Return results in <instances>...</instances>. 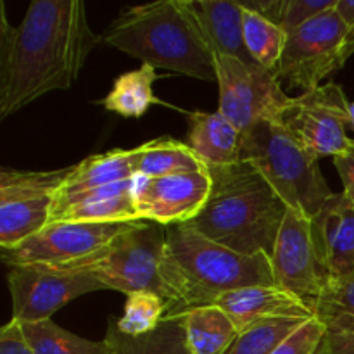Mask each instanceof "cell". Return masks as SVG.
I'll return each instance as SVG.
<instances>
[{"instance_id":"obj_27","label":"cell","mask_w":354,"mask_h":354,"mask_svg":"<svg viewBox=\"0 0 354 354\" xmlns=\"http://www.w3.org/2000/svg\"><path fill=\"white\" fill-rule=\"evenodd\" d=\"M289 33L261 14L244 7V44L256 64L277 73Z\"/></svg>"},{"instance_id":"obj_2","label":"cell","mask_w":354,"mask_h":354,"mask_svg":"<svg viewBox=\"0 0 354 354\" xmlns=\"http://www.w3.org/2000/svg\"><path fill=\"white\" fill-rule=\"evenodd\" d=\"M161 282L168 304L166 317L209 306L230 290L251 286H277L266 254H241L190 228H166Z\"/></svg>"},{"instance_id":"obj_11","label":"cell","mask_w":354,"mask_h":354,"mask_svg":"<svg viewBox=\"0 0 354 354\" xmlns=\"http://www.w3.org/2000/svg\"><path fill=\"white\" fill-rule=\"evenodd\" d=\"M7 283L12 301L10 320L17 324L50 320L55 311L80 296L106 290L92 277L52 266H10Z\"/></svg>"},{"instance_id":"obj_13","label":"cell","mask_w":354,"mask_h":354,"mask_svg":"<svg viewBox=\"0 0 354 354\" xmlns=\"http://www.w3.org/2000/svg\"><path fill=\"white\" fill-rule=\"evenodd\" d=\"M213 180L207 169L168 176L133 178V203L138 218L161 227L190 223L203 211Z\"/></svg>"},{"instance_id":"obj_17","label":"cell","mask_w":354,"mask_h":354,"mask_svg":"<svg viewBox=\"0 0 354 354\" xmlns=\"http://www.w3.org/2000/svg\"><path fill=\"white\" fill-rule=\"evenodd\" d=\"M133 178L55 201L48 225L142 221L133 203Z\"/></svg>"},{"instance_id":"obj_7","label":"cell","mask_w":354,"mask_h":354,"mask_svg":"<svg viewBox=\"0 0 354 354\" xmlns=\"http://www.w3.org/2000/svg\"><path fill=\"white\" fill-rule=\"evenodd\" d=\"M214 69L220 92L218 113L242 133L263 120H280L290 102L275 73L256 62L218 55Z\"/></svg>"},{"instance_id":"obj_22","label":"cell","mask_w":354,"mask_h":354,"mask_svg":"<svg viewBox=\"0 0 354 354\" xmlns=\"http://www.w3.org/2000/svg\"><path fill=\"white\" fill-rule=\"evenodd\" d=\"M104 339L114 349V354H190L180 315L166 317L158 328L138 337L121 334L116 322L109 320Z\"/></svg>"},{"instance_id":"obj_4","label":"cell","mask_w":354,"mask_h":354,"mask_svg":"<svg viewBox=\"0 0 354 354\" xmlns=\"http://www.w3.org/2000/svg\"><path fill=\"white\" fill-rule=\"evenodd\" d=\"M100 38L142 64L216 83L214 57L187 0L128 7Z\"/></svg>"},{"instance_id":"obj_18","label":"cell","mask_w":354,"mask_h":354,"mask_svg":"<svg viewBox=\"0 0 354 354\" xmlns=\"http://www.w3.org/2000/svg\"><path fill=\"white\" fill-rule=\"evenodd\" d=\"M213 57L254 62L244 44V7L239 0H187Z\"/></svg>"},{"instance_id":"obj_30","label":"cell","mask_w":354,"mask_h":354,"mask_svg":"<svg viewBox=\"0 0 354 354\" xmlns=\"http://www.w3.org/2000/svg\"><path fill=\"white\" fill-rule=\"evenodd\" d=\"M303 322L301 318H289V320H270L252 325L239 332L235 341L223 354H272L273 349Z\"/></svg>"},{"instance_id":"obj_16","label":"cell","mask_w":354,"mask_h":354,"mask_svg":"<svg viewBox=\"0 0 354 354\" xmlns=\"http://www.w3.org/2000/svg\"><path fill=\"white\" fill-rule=\"evenodd\" d=\"M214 304L232 318L239 332L261 322L289 318L308 320L315 317L308 301L280 289L279 286L242 287L223 294Z\"/></svg>"},{"instance_id":"obj_36","label":"cell","mask_w":354,"mask_h":354,"mask_svg":"<svg viewBox=\"0 0 354 354\" xmlns=\"http://www.w3.org/2000/svg\"><path fill=\"white\" fill-rule=\"evenodd\" d=\"M351 55H354V26L349 28L348 35H346L344 48H342V61H344V64Z\"/></svg>"},{"instance_id":"obj_9","label":"cell","mask_w":354,"mask_h":354,"mask_svg":"<svg viewBox=\"0 0 354 354\" xmlns=\"http://www.w3.org/2000/svg\"><path fill=\"white\" fill-rule=\"evenodd\" d=\"M71 166L50 171H0V249L23 244L50 221L55 194Z\"/></svg>"},{"instance_id":"obj_33","label":"cell","mask_w":354,"mask_h":354,"mask_svg":"<svg viewBox=\"0 0 354 354\" xmlns=\"http://www.w3.org/2000/svg\"><path fill=\"white\" fill-rule=\"evenodd\" d=\"M334 165L337 168L339 176H341L342 187H344L342 194L354 206V140L344 152L335 156Z\"/></svg>"},{"instance_id":"obj_23","label":"cell","mask_w":354,"mask_h":354,"mask_svg":"<svg viewBox=\"0 0 354 354\" xmlns=\"http://www.w3.org/2000/svg\"><path fill=\"white\" fill-rule=\"evenodd\" d=\"M158 78L156 68L142 64L135 71L116 78L111 92L99 104L123 118H142L152 104H161L154 93V82Z\"/></svg>"},{"instance_id":"obj_29","label":"cell","mask_w":354,"mask_h":354,"mask_svg":"<svg viewBox=\"0 0 354 354\" xmlns=\"http://www.w3.org/2000/svg\"><path fill=\"white\" fill-rule=\"evenodd\" d=\"M166 299L154 292H135L127 296L123 317L116 322L121 334L138 337L159 327L166 318Z\"/></svg>"},{"instance_id":"obj_25","label":"cell","mask_w":354,"mask_h":354,"mask_svg":"<svg viewBox=\"0 0 354 354\" xmlns=\"http://www.w3.org/2000/svg\"><path fill=\"white\" fill-rule=\"evenodd\" d=\"M24 339L35 354H114L109 342L88 341L52 320L37 324H19Z\"/></svg>"},{"instance_id":"obj_8","label":"cell","mask_w":354,"mask_h":354,"mask_svg":"<svg viewBox=\"0 0 354 354\" xmlns=\"http://www.w3.org/2000/svg\"><path fill=\"white\" fill-rule=\"evenodd\" d=\"M349 104L337 83H325L290 97L279 121L315 161L328 156L335 158L353 144L346 133Z\"/></svg>"},{"instance_id":"obj_20","label":"cell","mask_w":354,"mask_h":354,"mask_svg":"<svg viewBox=\"0 0 354 354\" xmlns=\"http://www.w3.org/2000/svg\"><path fill=\"white\" fill-rule=\"evenodd\" d=\"M138 152L140 147L114 149L102 154L88 156L78 165H73L64 183L55 194V201L133 178L137 175Z\"/></svg>"},{"instance_id":"obj_31","label":"cell","mask_w":354,"mask_h":354,"mask_svg":"<svg viewBox=\"0 0 354 354\" xmlns=\"http://www.w3.org/2000/svg\"><path fill=\"white\" fill-rule=\"evenodd\" d=\"M325 332L327 328L317 317L304 320L273 349L272 354H318Z\"/></svg>"},{"instance_id":"obj_19","label":"cell","mask_w":354,"mask_h":354,"mask_svg":"<svg viewBox=\"0 0 354 354\" xmlns=\"http://www.w3.org/2000/svg\"><path fill=\"white\" fill-rule=\"evenodd\" d=\"M189 145L203 165L225 168L241 162L242 131L237 130L221 113L194 111L189 114Z\"/></svg>"},{"instance_id":"obj_34","label":"cell","mask_w":354,"mask_h":354,"mask_svg":"<svg viewBox=\"0 0 354 354\" xmlns=\"http://www.w3.org/2000/svg\"><path fill=\"white\" fill-rule=\"evenodd\" d=\"M318 354H354V332H325Z\"/></svg>"},{"instance_id":"obj_26","label":"cell","mask_w":354,"mask_h":354,"mask_svg":"<svg viewBox=\"0 0 354 354\" xmlns=\"http://www.w3.org/2000/svg\"><path fill=\"white\" fill-rule=\"evenodd\" d=\"M310 306L327 330L354 332V273L325 280Z\"/></svg>"},{"instance_id":"obj_3","label":"cell","mask_w":354,"mask_h":354,"mask_svg":"<svg viewBox=\"0 0 354 354\" xmlns=\"http://www.w3.org/2000/svg\"><path fill=\"white\" fill-rule=\"evenodd\" d=\"M207 171L213 180L209 197L185 225L241 254H272L289 209L282 197L244 161Z\"/></svg>"},{"instance_id":"obj_37","label":"cell","mask_w":354,"mask_h":354,"mask_svg":"<svg viewBox=\"0 0 354 354\" xmlns=\"http://www.w3.org/2000/svg\"><path fill=\"white\" fill-rule=\"evenodd\" d=\"M349 127L354 130V102L349 104Z\"/></svg>"},{"instance_id":"obj_35","label":"cell","mask_w":354,"mask_h":354,"mask_svg":"<svg viewBox=\"0 0 354 354\" xmlns=\"http://www.w3.org/2000/svg\"><path fill=\"white\" fill-rule=\"evenodd\" d=\"M335 12L339 14L348 30L354 26V0H337Z\"/></svg>"},{"instance_id":"obj_12","label":"cell","mask_w":354,"mask_h":354,"mask_svg":"<svg viewBox=\"0 0 354 354\" xmlns=\"http://www.w3.org/2000/svg\"><path fill=\"white\" fill-rule=\"evenodd\" d=\"M138 221L52 223L23 244L2 249L7 266H61L93 254Z\"/></svg>"},{"instance_id":"obj_32","label":"cell","mask_w":354,"mask_h":354,"mask_svg":"<svg viewBox=\"0 0 354 354\" xmlns=\"http://www.w3.org/2000/svg\"><path fill=\"white\" fill-rule=\"evenodd\" d=\"M0 354H35L17 322L10 320L0 330Z\"/></svg>"},{"instance_id":"obj_6","label":"cell","mask_w":354,"mask_h":354,"mask_svg":"<svg viewBox=\"0 0 354 354\" xmlns=\"http://www.w3.org/2000/svg\"><path fill=\"white\" fill-rule=\"evenodd\" d=\"M165 242L166 227L138 221L93 254L52 268L88 275L106 290H118L127 296L154 292L165 297L159 273Z\"/></svg>"},{"instance_id":"obj_24","label":"cell","mask_w":354,"mask_h":354,"mask_svg":"<svg viewBox=\"0 0 354 354\" xmlns=\"http://www.w3.org/2000/svg\"><path fill=\"white\" fill-rule=\"evenodd\" d=\"M137 175L142 176H168L180 173H194L207 169L189 144L161 137L138 145Z\"/></svg>"},{"instance_id":"obj_5","label":"cell","mask_w":354,"mask_h":354,"mask_svg":"<svg viewBox=\"0 0 354 354\" xmlns=\"http://www.w3.org/2000/svg\"><path fill=\"white\" fill-rule=\"evenodd\" d=\"M241 161L251 165L287 207L315 218L332 189L315 161L279 120H263L242 133Z\"/></svg>"},{"instance_id":"obj_15","label":"cell","mask_w":354,"mask_h":354,"mask_svg":"<svg viewBox=\"0 0 354 354\" xmlns=\"http://www.w3.org/2000/svg\"><path fill=\"white\" fill-rule=\"evenodd\" d=\"M311 234L325 279L354 273V206L334 192L311 218Z\"/></svg>"},{"instance_id":"obj_1","label":"cell","mask_w":354,"mask_h":354,"mask_svg":"<svg viewBox=\"0 0 354 354\" xmlns=\"http://www.w3.org/2000/svg\"><path fill=\"white\" fill-rule=\"evenodd\" d=\"M0 120L54 90L75 85L90 52L102 41L82 0H33L17 26L0 3Z\"/></svg>"},{"instance_id":"obj_14","label":"cell","mask_w":354,"mask_h":354,"mask_svg":"<svg viewBox=\"0 0 354 354\" xmlns=\"http://www.w3.org/2000/svg\"><path fill=\"white\" fill-rule=\"evenodd\" d=\"M270 263L273 279L280 289L308 303L320 294L327 279L318 261L310 218L290 207L287 209Z\"/></svg>"},{"instance_id":"obj_10","label":"cell","mask_w":354,"mask_h":354,"mask_svg":"<svg viewBox=\"0 0 354 354\" xmlns=\"http://www.w3.org/2000/svg\"><path fill=\"white\" fill-rule=\"evenodd\" d=\"M337 3V2H335ZM348 28L335 7L290 31L277 78L304 92L318 88L325 78L342 69V48Z\"/></svg>"},{"instance_id":"obj_28","label":"cell","mask_w":354,"mask_h":354,"mask_svg":"<svg viewBox=\"0 0 354 354\" xmlns=\"http://www.w3.org/2000/svg\"><path fill=\"white\" fill-rule=\"evenodd\" d=\"M242 7L261 14L287 33L303 26L318 14L335 7L337 0H239Z\"/></svg>"},{"instance_id":"obj_21","label":"cell","mask_w":354,"mask_h":354,"mask_svg":"<svg viewBox=\"0 0 354 354\" xmlns=\"http://www.w3.org/2000/svg\"><path fill=\"white\" fill-rule=\"evenodd\" d=\"M190 354H223L239 335L232 318L216 304L180 313Z\"/></svg>"}]
</instances>
